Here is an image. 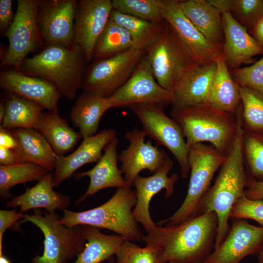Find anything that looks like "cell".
Masks as SVG:
<instances>
[{"label": "cell", "instance_id": "836d02e7", "mask_svg": "<svg viewBox=\"0 0 263 263\" xmlns=\"http://www.w3.org/2000/svg\"><path fill=\"white\" fill-rule=\"evenodd\" d=\"M49 171L44 168L31 163H19L9 166H0V196L6 200L14 197L10 193L14 186L33 181H39Z\"/></svg>", "mask_w": 263, "mask_h": 263}, {"label": "cell", "instance_id": "83f0119b", "mask_svg": "<svg viewBox=\"0 0 263 263\" xmlns=\"http://www.w3.org/2000/svg\"><path fill=\"white\" fill-rule=\"evenodd\" d=\"M216 72L211 86L208 103L226 112L235 114L241 105L239 85L234 80L222 51L215 58Z\"/></svg>", "mask_w": 263, "mask_h": 263}, {"label": "cell", "instance_id": "7bdbcfd3", "mask_svg": "<svg viewBox=\"0 0 263 263\" xmlns=\"http://www.w3.org/2000/svg\"><path fill=\"white\" fill-rule=\"evenodd\" d=\"M15 17L12 10V0H0V33L4 37L12 25Z\"/></svg>", "mask_w": 263, "mask_h": 263}, {"label": "cell", "instance_id": "7a4b0ae2", "mask_svg": "<svg viewBox=\"0 0 263 263\" xmlns=\"http://www.w3.org/2000/svg\"><path fill=\"white\" fill-rule=\"evenodd\" d=\"M237 130L232 147L226 156L212 187L209 188L199 204L197 215L214 212L218 226L214 249L226 237L230 227L228 220L233 207L243 196L247 178L244 166L243 150L244 128L242 111L236 113Z\"/></svg>", "mask_w": 263, "mask_h": 263}, {"label": "cell", "instance_id": "1f68e13d", "mask_svg": "<svg viewBox=\"0 0 263 263\" xmlns=\"http://www.w3.org/2000/svg\"><path fill=\"white\" fill-rule=\"evenodd\" d=\"M138 47L132 35L110 19L95 45L93 58H109Z\"/></svg>", "mask_w": 263, "mask_h": 263}, {"label": "cell", "instance_id": "816d5d0a", "mask_svg": "<svg viewBox=\"0 0 263 263\" xmlns=\"http://www.w3.org/2000/svg\"><path fill=\"white\" fill-rule=\"evenodd\" d=\"M258 260L259 263H263V246L259 252Z\"/></svg>", "mask_w": 263, "mask_h": 263}, {"label": "cell", "instance_id": "277c9868", "mask_svg": "<svg viewBox=\"0 0 263 263\" xmlns=\"http://www.w3.org/2000/svg\"><path fill=\"white\" fill-rule=\"evenodd\" d=\"M172 117L180 126L188 148L208 142L226 156L237 130L236 115L222 111L209 103L172 109Z\"/></svg>", "mask_w": 263, "mask_h": 263}, {"label": "cell", "instance_id": "e0dca14e", "mask_svg": "<svg viewBox=\"0 0 263 263\" xmlns=\"http://www.w3.org/2000/svg\"><path fill=\"white\" fill-rule=\"evenodd\" d=\"M146 136L142 130L135 128L128 132L125 139L130 144L123 150L118 158L121 162V170L129 187L133 184L136 177L143 170L148 169L153 174L158 171L169 158L158 146L152 145L150 141H145Z\"/></svg>", "mask_w": 263, "mask_h": 263}, {"label": "cell", "instance_id": "5bb4252c", "mask_svg": "<svg viewBox=\"0 0 263 263\" xmlns=\"http://www.w3.org/2000/svg\"><path fill=\"white\" fill-rule=\"evenodd\" d=\"M113 10L111 0H77L74 43L82 50L86 62L93 59L95 45Z\"/></svg>", "mask_w": 263, "mask_h": 263}, {"label": "cell", "instance_id": "9c48e42d", "mask_svg": "<svg viewBox=\"0 0 263 263\" xmlns=\"http://www.w3.org/2000/svg\"><path fill=\"white\" fill-rule=\"evenodd\" d=\"M38 4V0H18L14 21L4 36L9 45L0 58L1 68L19 71L27 56L42 45Z\"/></svg>", "mask_w": 263, "mask_h": 263}, {"label": "cell", "instance_id": "4fadbf2b", "mask_svg": "<svg viewBox=\"0 0 263 263\" xmlns=\"http://www.w3.org/2000/svg\"><path fill=\"white\" fill-rule=\"evenodd\" d=\"M77 0H38V23L44 47L74 43Z\"/></svg>", "mask_w": 263, "mask_h": 263}, {"label": "cell", "instance_id": "7402d4cb", "mask_svg": "<svg viewBox=\"0 0 263 263\" xmlns=\"http://www.w3.org/2000/svg\"><path fill=\"white\" fill-rule=\"evenodd\" d=\"M222 19L224 35L222 53L229 70L238 68L243 64H250L255 56L263 55V46L229 12H223Z\"/></svg>", "mask_w": 263, "mask_h": 263}, {"label": "cell", "instance_id": "2e32d148", "mask_svg": "<svg viewBox=\"0 0 263 263\" xmlns=\"http://www.w3.org/2000/svg\"><path fill=\"white\" fill-rule=\"evenodd\" d=\"M263 227L234 219L224 241L203 261L204 263H240L246 256L260 252Z\"/></svg>", "mask_w": 263, "mask_h": 263}, {"label": "cell", "instance_id": "44dd1931", "mask_svg": "<svg viewBox=\"0 0 263 263\" xmlns=\"http://www.w3.org/2000/svg\"><path fill=\"white\" fill-rule=\"evenodd\" d=\"M115 137V130L104 129L94 135L83 138L79 147L71 154L59 156L53 172L54 188L59 186L84 165L97 163L102 155L103 150Z\"/></svg>", "mask_w": 263, "mask_h": 263}, {"label": "cell", "instance_id": "ac0fdd59", "mask_svg": "<svg viewBox=\"0 0 263 263\" xmlns=\"http://www.w3.org/2000/svg\"><path fill=\"white\" fill-rule=\"evenodd\" d=\"M0 88L8 94L25 98L50 112L57 111L62 95L50 82L25 75L11 68H4L0 74Z\"/></svg>", "mask_w": 263, "mask_h": 263}, {"label": "cell", "instance_id": "7dc6e473", "mask_svg": "<svg viewBox=\"0 0 263 263\" xmlns=\"http://www.w3.org/2000/svg\"><path fill=\"white\" fill-rule=\"evenodd\" d=\"M250 34L262 46H263V17L256 24V25L250 30Z\"/></svg>", "mask_w": 263, "mask_h": 263}, {"label": "cell", "instance_id": "f1b7e54d", "mask_svg": "<svg viewBox=\"0 0 263 263\" xmlns=\"http://www.w3.org/2000/svg\"><path fill=\"white\" fill-rule=\"evenodd\" d=\"M47 140L58 156L72 151L82 138L66 120L60 116L58 112H43L36 129Z\"/></svg>", "mask_w": 263, "mask_h": 263}, {"label": "cell", "instance_id": "8992f818", "mask_svg": "<svg viewBox=\"0 0 263 263\" xmlns=\"http://www.w3.org/2000/svg\"><path fill=\"white\" fill-rule=\"evenodd\" d=\"M225 155L212 146L203 143L189 147L190 176L186 197L176 211L158 223L164 226L180 224L197 215L201 200L209 189L213 177L224 163Z\"/></svg>", "mask_w": 263, "mask_h": 263}, {"label": "cell", "instance_id": "603a6c76", "mask_svg": "<svg viewBox=\"0 0 263 263\" xmlns=\"http://www.w3.org/2000/svg\"><path fill=\"white\" fill-rule=\"evenodd\" d=\"M118 143L117 137L114 138L106 147L104 153L94 168L75 174V178L76 180L86 176L90 178V183L86 191L76 201V204H80L88 197L94 195L102 189L128 186L122 176L121 170L117 166Z\"/></svg>", "mask_w": 263, "mask_h": 263}, {"label": "cell", "instance_id": "b9f144b4", "mask_svg": "<svg viewBox=\"0 0 263 263\" xmlns=\"http://www.w3.org/2000/svg\"><path fill=\"white\" fill-rule=\"evenodd\" d=\"M25 214L17 210H0V255L3 254L2 242L3 234L7 229L12 227L15 229L17 224L20 220H22Z\"/></svg>", "mask_w": 263, "mask_h": 263}, {"label": "cell", "instance_id": "d6a6232c", "mask_svg": "<svg viewBox=\"0 0 263 263\" xmlns=\"http://www.w3.org/2000/svg\"><path fill=\"white\" fill-rule=\"evenodd\" d=\"M110 19L127 30L133 38L136 45L145 50L158 38L166 23L142 19L113 9Z\"/></svg>", "mask_w": 263, "mask_h": 263}, {"label": "cell", "instance_id": "cb8c5ba5", "mask_svg": "<svg viewBox=\"0 0 263 263\" xmlns=\"http://www.w3.org/2000/svg\"><path fill=\"white\" fill-rule=\"evenodd\" d=\"M53 172L49 171L34 186L8 201L6 207H19V212L23 214L29 210L40 208L49 212L67 209L70 204V198L53 189Z\"/></svg>", "mask_w": 263, "mask_h": 263}, {"label": "cell", "instance_id": "4dcf8cb0", "mask_svg": "<svg viewBox=\"0 0 263 263\" xmlns=\"http://www.w3.org/2000/svg\"><path fill=\"white\" fill-rule=\"evenodd\" d=\"M5 102V113L1 126L9 130L36 129L44 109L42 106L25 98L11 94H8Z\"/></svg>", "mask_w": 263, "mask_h": 263}, {"label": "cell", "instance_id": "ba28073f", "mask_svg": "<svg viewBox=\"0 0 263 263\" xmlns=\"http://www.w3.org/2000/svg\"><path fill=\"white\" fill-rule=\"evenodd\" d=\"M145 56L158 83L171 94L184 73L197 63L166 22L159 37L146 49Z\"/></svg>", "mask_w": 263, "mask_h": 263}, {"label": "cell", "instance_id": "d590c367", "mask_svg": "<svg viewBox=\"0 0 263 263\" xmlns=\"http://www.w3.org/2000/svg\"><path fill=\"white\" fill-rule=\"evenodd\" d=\"M243 150L252 178L263 181V132L244 129Z\"/></svg>", "mask_w": 263, "mask_h": 263}, {"label": "cell", "instance_id": "3957f363", "mask_svg": "<svg viewBox=\"0 0 263 263\" xmlns=\"http://www.w3.org/2000/svg\"><path fill=\"white\" fill-rule=\"evenodd\" d=\"M85 62L78 46L56 44L45 46L39 53L26 57L19 71L50 82L62 96L73 100L81 88Z\"/></svg>", "mask_w": 263, "mask_h": 263}, {"label": "cell", "instance_id": "4316f807", "mask_svg": "<svg viewBox=\"0 0 263 263\" xmlns=\"http://www.w3.org/2000/svg\"><path fill=\"white\" fill-rule=\"evenodd\" d=\"M111 108L108 98L85 91L76 99L70 112V119L79 129L82 138L96 134L100 119Z\"/></svg>", "mask_w": 263, "mask_h": 263}, {"label": "cell", "instance_id": "8d00e7d4", "mask_svg": "<svg viewBox=\"0 0 263 263\" xmlns=\"http://www.w3.org/2000/svg\"><path fill=\"white\" fill-rule=\"evenodd\" d=\"M113 8L142 19L164 22L160 11L161 0H112Z\"/></svg>", "mask_w": 263, "mask_h": 263}, {"label": "cell", "instance_id": "74e56055", "mask_svg": "<svg viewBox=\"0 0 263 263\" xmlns=\"http://www.w3.org/2000/svg\"><path fill=\"white\" fill-rule=\"evenodd\" d=\"M114 263H160L158 249L151 245L140 246L126 240L115 255Z\"/></svg>", "mask_w": 263, "mask_h": 263}, {"label": "cell", "instance_id": "c3c4849f", "mask_svg": "<svg viewBox=\"0 0 263 263\" xmlns=\"http://www.w3.org/2000/svg\"><path fill=\"white\" fill-rule=\"evenodd\" d=\"M208 1L222 13L225 12H229L232 2V0H208Z\"/></svg>", "mask_w": 263, "mask_h": 263}, {"label": "cell", "instance_id": "5b68a950", "mask_svg": "<svg viewBox=\"0 0 263 263\" xmlns=\"http://www.w3.org/2000/svg\"><path fill=\"white\" fill-rule=\"evenodd\" d=\"M131 187L118 188L109 200L94 208L79 212L64 210L59 223L67 226L86 225L106 229L130 241H141L143 234L132 214L136 195Z\"/></svg>", "mask_w": 263, "mask_h": 263}, {"label": "cell", "instance_id": "d6986e66", "mask_svg": "<svg viewBox=\"0 0 263 263\" xmlns=\"http://www.w3.org/2000/svg\"><path fill=\"white\" fill-rule=\"evenodd\" d=\"M215 62L194 63L179 78L171 92L172 108L178 109L208 103L216 72Z\"/></svg>", "mask_w": 263, "mask_h": 263}, {"label": "cell", "instance_id": "6da1fadb", "mask_svg": "<svg viewBox=\"0 0 263 263\" xmlns=\"http://www.w3.org/2000/svg\"><path fill=\"white\" fill-rule=\"evenodd\" d=\"M217 226L216 213L207 212L174 226L157 225L142 241L158 249L160 263L203 261L214 247Z\"/></svg>", "mask_w": 263, "mask_h": 263}, {"label": "cell", "instance_id": "8fae6325", "mask_svg": "<svg viewBox=\"0 0 263 263\" xmlns=\"http://www.w3.org/2000/svg\"><path fill=\"white\" fill-rule=\"evenodd\" d=\"M145 50L134 47L112 57L96 60L83 77L81 88L98 96L109 98L132 76Z\"/></svg>", "mask_w": 263, "mask_h": 263}, {"label": "cell", "instance_id": "30bf717a", "mask_svg": "<svg viewBox=\"0 0 263 263\" xmlns=\"http://www.w3.org/2000/svg\"><path fill=\"white\" fill-rule=\"evenodd\" d=\"M129 107L140 120L146 135L153 139L156 146H163L172 153L179 165L181 176L187 178L190 171L189 148L179 124L160 106L141 103Z\"/></svg>", "mask_w": 263, "mask_h": 263}, {"label": "cell", "instance_id": "db71d44e", "mask_svg": "<svg viewBox=\"0 0 263 263\" xmlns=\"http://www.w3.org/2000/svg\"><path fill=\"white\" fill-rule=\"evenodd\" d=\"M204 263L203 262V261H200V262H194V263Z\"/></svg>", "mask_w": 263, "mask_h": 263}, {"label": "cell", "instance_id": "f35d334b", "mask_svg": "<svg viewBox=\"0 0 263 263\" xmlns=\"http://www.w3.org/2000/svg\"><path fill=\"white\" fill-rule=\"evenodd\" d=\"M229 12L241 25L251 30L263 17V0H232Z\"/></svg>", "mask_w": 263, "mask_h": 263}, {"label": "cell", "instance_id": "ab89813d", "mask_svg": "<svg viewBox=\"0 0 263 263\" xmlns=\"http://www.w3.org/2000/svg\"><path fill=\"white\" fill-rule=\"evenodd\" d=\"M230 74L239 86L263 93V56L252 65L234 69Z\"/></svg>", "mask_w": 263, "mask_h": 263}, {"label": "cell", "instance_id": "11a10c76", "mask_svg": "<svg viewBox=\"0 0 263 263\" xmlns=\"http://www.w3.org/2000/svg\"><path fill=\"white\" fill-rule=\"evenodd\" d=\"M168 263H178L176 262H175V261H170L169 262H168Z\"/></svg>", "mask_w": 263, "mask_h": 263}, {"label": "cell", "instance_id": "7c38bea8", "mask_svg": "<svg viewBox=\"0 0 263 263\" xmlns=\"http://www.w3.org/2000/svg\"><path fill=\"white\" fill-rule=\"evenodd\" d=\"M108 98L111 108L141 103L164 108L171 104L172 94L158 83L144 56L132 76Z\"/></svg>", "mask_w": 263, "mask_h": 263}, {"label": "cell", "instance_id": "d4e9b609", "mask_svg": "<svg viewBox=\"0 0 263 263\" xmlns=\"http://www.w3.org/2000/svg\"><path fill=\"white\" fill-rule=\"evenodd\" d=\"M11 131L17 142V146L13 150L18 163L35 164L53 172L59 156L38 132L34 129H16Z\"/></svg>", "mask_w": 263, "mask_h": 263}, {"label": "cell", "instance_id": "bcb514c9", "mask_svg": "<svg viewBox=\"0 0 263 263\" xmlns=\"http://www.w3.org/2000/svg\"><path fill=\"white\" fill-rule=\"evenodd\" d=\"M18 163L17 158L13 150L0 147V164L3 166Z\"/></svg>", "mask_w": 263, "mask_h": 263}, {"label": "cell", "instance_id": "60d3db41", "mask_svg": "<svg viewBox=\"0 0 263 263\" xmlns=\"http://www.w3.org/2000/svg\"><path fill=\"white\" fill-rule=\"evenodd\" d=\"M230 218L251 219L263 227V200H251L244 195L233 207Z\"/></svg>", "mask_w": 263, "mask_h": 263}, {"label": "cell", "instance_id": "f907efd6", "mask_svg": "<svg viewBox=\"0 0 263 263\" xmlns=\"http://www.w3.org/2000/svg\"><path fill=\"white\" fill-rule=\"evenodd\" d=\"M0 263H11L10 261L3 255H0Z\"/></svg>", "mask_w": 263, "mask_h": 263}, {"label": "cell", "instance_id": "52a82bcc", "mask_svg": "<svg viewBox=\"0 0 263 263\" xmlns=\"http://www.w3.org/2000/svg\"><path fill=\"white\" fill-rule=\"evenodd\" d=\"M60 217L56 212L34 209L32 214H25L17 224L15 229L25 222L35 225L44 236L43 251L41 256L36 255L29 263H67L84 249L86 241L80 225L67 226L59 223Z\"/></svg>", "mask_w": 263, "mask_h": 263}, {"label": "cell", "instance_id": "681fc988", "mask_svg": "<svg viewBox=\"0 0 263 263\" xmlns=\"http://www.w3.org/2000/svg\"><path fill=\"white\" fill-rule=\"evenodd\" d=\"M6 111V102L3 100H1L0 103V123L1 124L4 116Z\"/></svg>", "mask_w": 263, "mask_h": 263}, {"label": "cell", "instance_id": "f546056e", "mask_svg": "<svg viewBox=\"0 0 263 263\" xmlns=\"http://www.w3.org/2000/svg\"><path fill=\"white\" fill-rule=\"evenodd\" d=\"M80 226L86 243L73 263H101L109 260L127 240L118 234H103L94 227L86 225Z\"/></svg>", "mask_w": 263, "mask_h": 263}, {"label": "cell", "instance_id": "9a60e30c", "mask_svg": "<svg viewBox=\"0 0 263 263\" xmlns=\"http://www.w3.org/2000/svg\"><path fill=\"white\" fill-rule=\"evenodd\" d=\"M160 11L163 19L173 28L196 63L214 61L222 51L206 38L185 15L179 0H161Z\"/></svg>", "mask_w": 263, "mask_h": 263}, {"label": "cell", "instance_id": "ffe728a7", "mask_svg": "<svg viewBox=\"0 0 263 263\" xmlns=\"http://www.w3.org/2000/svg\"><path fill=\"white\" fill-rule=\"evenodd\" d=\"M172 166V161L168 158L163 166L153 175L145 177L138 175L134 181L137 201L132 214L147 233L157 225L151 219L150 212V204L153 196L163 189L165 190V198L169 197L174 193V185L179 176L176 173L168 176Z\"/></svg>", "mask_w": 263, "mask_h": 263}, {"label": "cell", "instance_id": "f5cc1de1", "mask_svg": "<svg viewBox=\"0 0 263 263\" xmlns=\"http://www.w3.org/2000/svg\"><path fill=\"white\" fill-rule=\"evenodd\" d=\"M109 261L110 263H114V260L113 257L111 258Z\"/></svg>", "mask_w": 263, "mask_h": 263}, {"label": "cell", "instance_id": "e575fe53", "mask_svg": "<svg viewBox=\"0 0 263 263\" xmlns=\"http://www.w3.org/2000/svg\"><path fill=\"white\" fill-rule=\"evenodd\" d=\"M244 129L263 132V93L239 85Z\"/></svg>", "mask_w": 263, "mask_h": 263}, {"label": "cell", "instance_id": "f6af8a7d", "mask_svg": "<svg viewBox=\"0 0 263 263\" xmlns=\"http://www.w3.org/2000/svg\"><path fill=\"white\" fill-rule=\"evenodd\" d=\"M17 142L11 130L0 127V147L15 150Z\"/></svg>", "mask_w": 263, "mask_h": 263}, {"label": "cell", "instance_id": "484cf974", "mask_svg": "<svg viewBox=\"0 0 263 263\" xmlns=\"http://www.w3.org/2000/svg\"><path fill=\"white\" fill-rule=\"evenodd\" d=\"M185 15L208 41L222 49L224 41L222 13L208 0H179Z\"/></svg>", "mask_w": 263, "mask_h": 263}, {"label": "cell", "instance_id": "ee69618b", "mask_svg": "<svg viewBox=\"0 0 263 263\" xmlns=\"http://www.w3.org/2000/svg\"><path fill=\"white\" fill-rule=\"evenodd\" d=\"M248 199L254 200H263V181H256L248 178L244 192Z\"/></svg>", "mask_w": 263, "mask_h": 263}]
</instances>
